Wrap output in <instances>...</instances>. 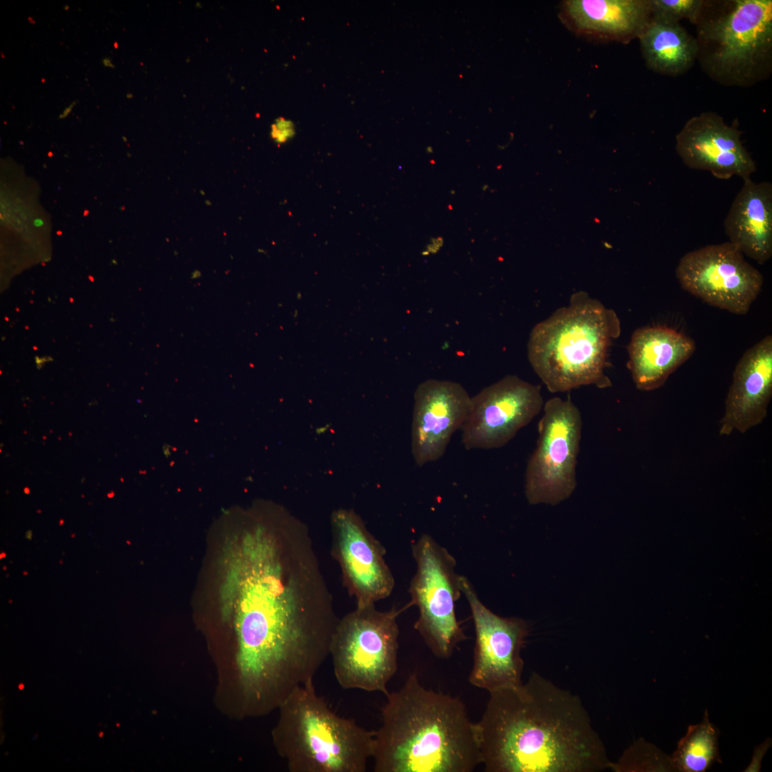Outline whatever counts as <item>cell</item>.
<instances>
[{
  "label": "cell",
  "mask_w": 772,
  "mask_h": 772,
  "mask_svg": "<svg viewBox=\"0 0 772 772\" xmlns=\"http://www.w3.org/2000/svg\"><path fill=\"white\" fill-rule=\"evenodd\" d=\"M221 612L232 618L247 701H282L313 681L339 618L306 525L254 518L225 543Z\"/></svg>",
  "instance_id": "cell-1"
},
{
  "label": "cell",
  "mask_w": 772,
  "mask_h": 772,
  "mask_svg": "<svg viewBox=\"0 0 772 772\" xmlns=\"http://www.w3.org/2000/svg\"><path fill=\"white\" fill-rule=\"evenodd\" d=\"M476 726L487 772H598L610 763L580 697L535 672L490 692Z\"/></svg>",
  "instance_id": "cell-2"
},
{
  "label": "cell",
  "mask_w": 772,
  "mask_h": 772,
  "mask_svg": "<svg viewBox=\"0 0 772 772\" xmlns=\"http://www.w3.org/2000/svg\"><path fill=\"white\" fill-rule=\"evenodd\" d=\"M386 697L375 772H471L482 764L476 723L458 698L426 689L416 673Z\"/></svg>",
  "instance_id": "cell-3"
},
{
  "label": "cell",
  "mask_w": 772,
  "mask_h": 772,
  "mask_svg": "<svg viewBox=\"0 0 772 772\" xmlns=\"http://www.w3.org/2000/svg\"><path fill=\"white\" fill-rule=\"evenodd\" d=\"M620 334V320L613 310L577 292L568 306L533 328L528 357L551 392L590 385L609 387L612 382L605 372L608 350Z\"/></svg>",
  "instance_id": "cell-4"
},
{
  "label": "cell",
  "mask_w": 772,
  "mask_h": 772,
  "mask_svg": "<svg viewBox=\"0 0 772 772\" xmlns=\"http://www.w3.org/2000/svg\"><path fill=\"white\" fill-rule=\"evenodd\" d=\"M276 740L292 772H365L372 758L375 731L339 716L311 681L280 705Z\"/></svg>",
  "instance_id": "cell-5"
},
{
  "label": "cell",
  "mask_w": 772,
  "mask_h": 772,
  "mask_svg": "<svg viewBox=\"0 0 772 772\" xmlns=\"http://www.w3.org/2000/svg\"><path fill=\"white\" fill-rule=\"evenodd\" d=\"M724 4L718 14L701 13L696 24L697 59L716 81L750 86L771 71L772 1L733 0Z\"/></svg>",
  "instance_id": "cell-6"
},
{
  "label": "cell",
  "mask_w": 772,
  "mask_h": 772,
  "mask_svg": "<svg viewBox=\"0 0 772 772\" xmlns=\"http://www.w3.org/2000/svg\"><path fill=\"white\" fill-rule=\"evenodd\" d=\"M405 609L380 611L375 604L356 606L339 619L330 655L341 688L389 693L387 685L397 668V618Z\"/></svg>",
  "instance_id": "cell-7"
},
{
  "label": "cell",
  "mask_w": 772,
  "mask_h": 772,
  "mask_svg": "<svg viewBox=\"0 0 772 772\" xmlns=\"http://www.w3.org/2000/svg\"><path fill=\"white\" fill-rule=\"evenodd\" d=\"M412 553L417 569L410 585L411 601L407 607L418 608L414 628L435 656L448 658L457 644L467 639L455 610L461 595L456 560L427 534L412 544Z\"/></svg>",
  "instance_id": "cell-8"
},
{
  "label": "cell",
  "mask_w": 772,
  "mask_h": 772,
  "mask_svg": "<svg viewBox=\"0 0 772 772\" xmlns=\"http://www.w3.org/2000/svg\"><path fill=\"white\" fill-rule=\"evenodd\" d=\"M537 446L526 467L525 494L530 505H557L576 485L582 417L570 397H554L543 405Z\"/></svg>",
  "instance_id": "cell-9"
},
{
  "label": "cell",
  "mask_w": 772,
  "mask_h": 772,
  "mask_svg": "<svg viewBox=\"0 0 772 772\" xmlns=\"http://www.w3.org/2000/svg\"><path fill=\"white\" fill-rule=\"evenodd\" d=\"M676 278L683 290L711 306L746 315L761 291L762 274L729 242L690 251L679 260Z\"/></svg>",
  "instance_id": "cell-10"
},
{
  "label": "cell",
  "mask_w": 772,
  "mask_h": 772,
  "mask_svg": "<svg viewBox=\"0 0 772 772\" xmlns=\"http://www.w3.org/2000/svg\"><path fill=\"white\" fill-rule=\"evenodd\" d=\"M458 583L470 606L475 632L469 682L489 693L520 686L524 668L521 650L529 633L527 622L494 613L482 603L466 577L459 575Z\"/></svg>",
  "instance_id": "cell-11"
},
{
  "label": "cell",
  "mask_w": 772,
  "mask_h": 772,
  "mask_svg": "<svg viewBox=\"0 0 772 772\" xmlns=\"http://www.w3.org/2000/svg\"><path fill=\"white\" fill-rule=\"evenodd\" d=\"M540 385L516 375H507L471 398L468 415L461 427L467 450H490L510 442L542 410Z\"/></svg>",
  "instance_id": "cell-12"
},
{
  "label": "cell",
  "mask_w": 772,
  "mask_h": 772,
  "mask_svg": "<svg viewBox=\"0 0 772 772\" xmlns=\"http://www.w3.org/2000/svg\"><path fill=\"white\" fill-rule=\"evenodd\" d=\"M332 555L338 563L344 585L356 606L375 604L390 595L395 578L385 560V549L352 510L337 509L331 515Z\"/></svg>",
  "instance_id": "cell-13"
},
{
  "label": "cell",
  "mask_w": 772,
  "mask_h": 772,
  "mask_svg": "<svg viewBox=\"0 0 772 772\" xmlns=\"http://www.w3.org/2000/svg\"><path fill=\"white\" fill-rule=\"evenodd\" d=\"M471 398L455 382L430 379L418 385L411 432L412 454L418 466L442 457L468 415Z\"/></svg>",
  "instance_id": "cell-14"
},
{
  "label": "cell",
  "mask_w": 772,
  "mask_h": 772,
  "mask_svg": "<svg viewBox=\"0 0 772 772\" xmlns=\"http://www.w3.org/2000/svg\"><path fill=\"white\" fill-rule=\"evenodd\" d=\"M741 132L727 124L713 112L690 118L676 136V150L688 167L728 179H751L756 171L754 160L744 147Z\"/></svg>",
  "instance_id": "cell-15"
},
{
  "label": "cell",
  "mask_w": 772,
  "mask_h": 772,
  "mask_svg": "<svg viewBox=\"0 0 772 772\" xmlns=\"http://www.w3.org/2000/svg\"><path fill=\"white\" fill-rule=\"evenodd\" d=\"M772 396V337L747 350L737 363L720 421L719 433H741L766 418Z\"/></svg>",
  "instance_id": "cell-16"
},
{
  "label": "cell",
  "mask_w": 772,
  "mask_h": 772,
  "mask_svg": "<svg viewBox=\"0 0 772 772\" xmlns=\"http://www.w3.org/2000/svg\"><path fill=\"white\" fill-rule=\"evenodd\" d=\"M627 367L638 390L650 391L665 384L668 377L688 360L694 341L663 326L638 328L628 345Z\"/></svg>",
  "instance_id": "cell-17"
},
{
  "label": "cell",
  "mask_w": 772,
  "mask_h": 772,
  "mask_svg": "<svg viewBox=\"0 0 772 772\" xmlns=\"http://www.w3.org/2000/svg\"><path fill=\"white\" fill-rule=\"evenodd\" d=\"M729 242L760 264L772 257V184L743 180L723 222Z\"/></svg>",
  "instance_id": "cell-18"
},
{
  "label": "cell",
  "mask_w": 772,
  "mask_h": 772,
  "mask_svg": "<svg viewBox=\"0 0 772 772\" xmlns=\"http://www.w3.org/2000/svg\"><path fill=\"white\" fill-rule=\"evenodd\" d=\"M562 13L580 33L623 42L638 38L652 19L650 0H569Z\"/></svg>",
  "instance_id": "cell-19"
},
{
  "label": "cell",
  "mask_w": 772,
  "mask_h": 772,
  "mask_svg": "<svg viewBox=\"0 0 772 772\" xmlns=\"http://www.w3.org/2000/svg\"><path fill=\"white\" fill-rule=\"evenodd\" d=\"M638 39L646 65L654 72L681 75L697 59L696 39L680 23L652 17Z\"/></svg>",
  "instance_id": "cell-20"
},
{
  "label": "cell",
  "mask_w": 772,
  "mask_h": 772,
  "mask_svg": "<svg viewBox=\"0 0 772 772\" xmlns=\"http://www.w3.org/2000/svg\"><path fill=\"white\" fill-rule=\"evenodd\" d=\"M718 729L710 722L708 711L701 723L690 725L678 743L671 758L675 769L682 772H704L720 762Z\"/></svg>",
  "instance_id": "cell-21"
},
{
  "label": "cell",
  "mask_w": 772,
  "mask_h": 772,
  "mask_svg": "<svg viewBox=\"0 0 772 772\" xmlns=\"http://www.w3.org/2000/svg\"><path fill=\"white\" fill-rule=\"evenodd\" d=\"M705 3L702 0H650L652 17L677 23L686 19L696 25Z\"/></svg>",
  "instance_id": "cell-22"
},
{
  "label": "cell",
  "mask_w": 772,
  "mask_h": 772,
  "mask_svg": "<svg viewBox=\"0 0 772 772\" xmlns=\"http://www.w3.org/2000/svg\"><path fill=\"white\" fill-rule=\"evenodd\" d=\"M295 134L294 123L284 117L276 119L271 126L270 136L279 144L286 143L292 139Z\"/></svg>",
  "instance_id": "cell-23"
},
{
  "label": "cell",
  "mask_w": 772,
  "mask_h": 772,
  "mask_svg": "<svg viewBox=\"0 0 772 772\" xmlns=\"http://www.w3.org/2000/svg\"><path fill=\"white\" fill-rule=\"evenodd\" d=\"M441 239H435L433 242L427 245L426 249L422 252V254L425 255L430 253H436L442 246V243L440 242Z\"/></svg>",
  "instance_id": "cell-24"
},
{
  "label": "cell",
  "mask_w": 772,
  "mask_h": 772,
  "mask_svg": "<svg viewBox=\"0 0 772 772\" xmlns=\"http://www.w3.org/2000/svg\"><path fill=\"white\" fill-rule=\"evenodd\" d=\"M76 103V102H74L72 104L69 105V107L66 108L65 110L64 111L63 114L59 116V118H64L66 116H67L70 113L71 109L73 108L74 105Z\"/></svg>",
  "instance_id": "cell-25"
},
{
  "label": "cell",
  "mask_w": 772,
  "mask_h": 772,
  "mask_svg": "<svg viewBox=\"0 0 772 772\" xmlns=\"http://www.w3.org/2000/svg\"><path fill=\"white\" fill-rule=\"evenodd\" d=\"M102 63L105 66L114 67V65L111 62V59L109 58L104 59Z\"/></svg>",
  "instance_id": "cell-26"
},
{
  "label": "cell",
  "mask_w": 772,
  "mask_h": 772,
  "mask_svg": "<svg viewBox=\"0 0 772 772\" xmlns=\"http://www.w3.org/2000/svg\"><path fill=\"white\" fill-rule=\"evenodd\" d=\"M26 538H28L29 540H31V538H32V531H31V530H28V531L26 532Z\"/></svg>",
  "instance_id": "cell-27"
},
{
  "label": "cell",
  "mask_w": 772,
  "mask_h": 772,
  "mask_svg": "<svg viewBox=\"0 0 772 772\" xmlns=\"http://www.w3.org/2000/svg\"><path fill=\"white\" fill-rule=\"evenodd\" d=\"M34 224H35V225H36V227H40V226H41V225H42V224H43L44 223L42 222V221H41V219H36V220L34 221Z\"/></svg>",
  "instance_id": "cell-28"
},
{
  "label": "cell",
  "mask_w": 772,
  "mask_h": 772,
  "mask_svg": "<svg viewBox=\"0 0 772 772\" xmlns=\"http://www.w3.org/2000/svg\"><path fill=\"white\" fill-rule=\"evenodd\" d=\"M24 493H26L27 495L29 494V493H30V490L27 487L24 488Z\"/></svg>",
  "instance_id": "cell-29"
},
{
  "label": "cell",
  "mask_w": 772,
  "mask_h": 772,
  "mask_svg": "<svg viewBox=\"0 0 772 772\" xmlns=\"http://www.w3.org/2000/svg\"><path fill=\"white\" fill-rule=\"evenodd\" d=\"M114 495V493L112 492V491L107 494V497L109 498H112Z\"/></svg>",
  "instance_id": "cell-30"
},
{
  "label": "cell",
  "mask_w": 772,
  "mask_h": 772,
  "mask_svg": "<svg viewBox=\"0 0 772 772\" xmlns=\"http://www.w3.org/2000/svg\"><path fill=\"white\" fill-rule=\"evenodd\" d=\"M6 556V553L5 552H1V554H0V559H2L4 558H5Z\"/></svg>",
  "instance_id": "cell-31"
},
{
  "label": "cell",
  "mask_w": 772,
  "mask_h": 772,
  "mask_svg": "<svg viewBox=\"0 0 772 772\" xmlns=\"http://www.w3.org/2000/svg\"><path fill=\"white\" fill-rule=\"evenodd\" d=\"M64 520H62V519H61V520H59V525H63V523H64Z\"/></svg>",
  "instance_id": "cell-32"
},
{
  "label": "cell",
  "mask_w": 772,
  "mask_h": 772,
  "mask_svg": "<svg viewBox=\"0 0 772 772\" xmlns=\"http://www.w3.org/2000/svg\"><path fill=\"white\" fill-rule=\"evenodd\" d=\"M114 46H115V48H117V47H118V44H117V42H115V44H114Z\"/></svg>",
  "instance_id": "cell-33"
},
{
  "label": "cell",
  "mask_w": 772,
  "mask_h": 772,
  "mask_svg": "<svg viewBox=\"0 0 772 772\" xmlns=\"http://www.w3.org/2000/svg\"><path fill=\"white\" fill-rule=\"evenodd\" d=\"M22 688H23V685H21V686L19 685V688L22 689Z\"/></svg>",
  "instance_id": "cell-34"
},
{
  "label": "cell",
  "mask_w": 772,
  "mask_h": 772,
  "mask_svg": "<svg viewBox=\"0 0 772 772\" xmlns=\"http://www.w3.org/2000/svg\"><path fill=\"white\" fill-rule=\"evenodd\" d=\"M23 574H24V575H27L28 573H27V572L26 571V572H24V573H23Z\"/></svg>",
  "instance_id": "cell-35"
},
{
  "label": "cell",
  "mask_w": 772,
  "mask_h": 772,
  "mask_svg": "<svg viewBox=\"0 0 772 772\" xmlns=\"http://www.w3.org/2000/svg\"><path fill=\"white\" fill-rule=\"evenodd\" d=\"M4 570H6V566H4Z\"/></svg>",
  "instance_id": "cell-36"
}]
</instances>
